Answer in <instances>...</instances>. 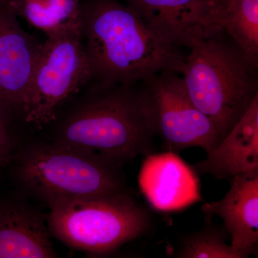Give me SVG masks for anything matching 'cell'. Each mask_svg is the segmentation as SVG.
<instances>
[{"label": "cell", "instance_id": "obj_1", "mask_svg": "<svg viewBox=\"0 0 258 258\" xmlns=\"http://www.w3.org/2000/svg\"><path fill=\"white\" fill-rule=\"evenodd\" d=\"M83 35L93 76L104 86H134L164 71L179 74L184 55L130 7L97 2L83 13Z\"/></svg>", "mask_w": 258, "mask_h": 258}, {"label": "cell", "instance_id": "obj_2", "mask_svg": "<svg viewBox=\"0 0 258 258\" xmlns=\"http://www.w3.org/2000/svg\"><path fill=\"white\" fill-rule=\"evenodd\" d=\"M132 86L102 85L66 120L54 143L122 166L152 154L155 134L141 91Z\"/></svg>", "mask_w": 258, "mask_h": 258}, {"label": "cell", "instance_id": "obj_3", "mask_svg": "<svg viewBox=\"0 0 258 258\" xmlns=\"http://www.w3.org/2000/svg\"><path fill=\"white\" fill-rule=\"evenodd\" d=\"M224 35L195 44L179 70L191 101L215 125L220 142L258 96L257 68Z\"/></svg>", "mask_w": 258, "mask_h": 258}, {"label": "cell", "instance_id": "obj_4", "mask_svg": "<svg viewBox=\"0 0 258 258\" xmlns=\"http://www.w3.org/2000/svg\"><path fill=\"white\" fill-rule=\"evenodd\" d=\"M50 235L88 254L110 253L149 230L151 216L128 192L79 197L47 205Z\"/></svg>", "mask_w": 258, "mask_h": 258}, {"label": "cell", "instance_id": "obj_5", "mask_svg": "<svg viewBox=\"0 0 258 258\" xmlns=\"http://www.w3.org/2000/svg\"><path fill=\"white\" fill-rule=\"evenodd\" d=\"M122 165L55 143L24 148L14 177L26 192L48 204L125 190Z\"/></svg>", "mask_w": 258, "mask_h": 258}, {"label": "cell", "instance_id": "obj_6", "mask_svg": "<svg viewBox=\"0 0 258 258\" xmlns=\"http://www.w3.org/2000/svg\"><path fill=\"white\" fill-rule=\"evenodd\" d=\"M83 28L47 37L29 86L23 115L41 127L55 119L59 107L93 76L82 42Z\"/></svg>", "mask_w": 258, "mask_h": 258}, {"label": "cell", "instance_id": "obj_7", "mask_svg": "<svg viewBox=\"0 0 258 258\" xmlns=\"http://www.w3.org/2000/svg\"><path fill=\"white\" fill-rule=\"evenodd\" d=\"M177 74L164 71L142 82L141 96L148 118L167 152L199 147L208 153L220 144V136L194 104Z\"/></svg>", "mask_w": 258, "mask_h": 258}, {"label": "cell", "instance_id": "obj_8", "mask_svg": "<svg viewBox=\"0 0 258 258\" xmlns=\"http://www.w3.org/2000/svg\"><path fill=\"white\" fill-rule=\"evenodd\" d=\"M130 8L162 40L191 48L223 32V8L213 0H128Z\"/></svg>", "mask_w": 258, "mask_h": 258}, {"label": "cell", "instance_id": "obj_9", "mask_svg": "<svg viewBox=\"0 0 258 258\" xmlns=\"http://www.w3.org/2000/svg\"><path fill=\"white\" fill-rule=\"evenodd\" d=\"M40 45L0 0V106L10 115L23 114Z\"/></svg>", "mask_w": 258, "mask_h": 258}, {"label": "cell", "instance_id": "obj_10", "mask_svg": "<svg viewBox=\"0 0 258 258\" xmlns=\"http://www.w3.org/2000/svg\"><path fill=\"white\" fill-rule=\"evenodd\" d=\"M139 184L148 203L158 211H177L203 200L198 174L172 152L146 156Z\"/></svg>", "mask_w": 258, "mask_h": 258}, {"label": "cell", "instance_id": "obj_11", "mask_svg": "<svg viewBox=\"0 0 258 258\" xmlns=\"http://www.w3.org/2000/svg\"><path fill=\"white\" fill-rule=\"evenodd\" d=\"M56 257L46 217L23 199L0 195V258Z\"/></svg>", "mask_w": 258, "mask_h": 258}, {"label": "cell", "instance_id": "obj_12", "mask_svg": "<svg viewBox=\"0 0 258 258\" xmlns=\"http://www.w3.org/2000/svg\"><path fill=\"white\" fill-rule=\"evenodd\" d=\"M230 189L220 201L205 204V218L220 217L234 248L249 256L257 254L258 170L228 180Z\"/></svg>", "mask_w": 258, "mask_h": 258}, {"label": "cell", "instance_id": "obj_13", "mask_svg": "<svg viewBox=\"0 0 258 258\" xmlns=\"http://www.w3.org/2000/svg\"><path fill=\"white\" fill-rule=\"evenodd\" d=\"M200 175L218 180L258 170V96L206 159L191 166Z\"/></svg>", "mask_w": 258, "mask_h": 258}, {"label": "cell", "instance_id": "obj_14", "mask_svg": "<svg viewBox=\"0 0 258 258\" xmlns=\"http://www.w3.org/2000/svg\"><path fill=\"white\" fill-rule=\"evenodd\" d=\"M18 18L53 36L83 28V13L79 0H3Z\"/></svg>", "mask_w": 258, "mask_h": 258}, {"label": "cell", "instance_id": "obj_15", "mask_svg": "<svg viewBox=\"0 0 258 258\" xmlns=\"http://www.w3.org/2000/svg\"><path fill=\"white\" fill-rule=\"evenodd\" d=\"M222 26L254 66H258V0H232L222 13Z\"/></svg>", "mask_w": 258, "mask_h": 258}, {"label": "cell", "instance_id": "obj_16", "mask_svg": "<svg viewBox=\"0 0 258 258\" xmlns=\"http://www.w3.org/2000/svg\"><path fill=\"white\" fill-rule=\"evenodd\" d=\"M206 224L201 230L181 237L174 257L246 258L249 255L237 250L230 244V235L224 226L205 218Z\"/></svg>", "mask_w": 258, "mask_h": 258}, {"label": "cell", "instance_id": "obj_17", "mask_svg": "<svg viewBox=\"0 0 258 258\" xmlns=\"http://www.w3.org/2000/svg\"><path fill=\"white\" fill-rule=\"evenodd\" d=\"M10 115L0 106V147L12 152L13 138L9 127Z\"/></svg>", "mask_w": 258, "mask_h": 258}, {"label": "cell", "instance_id": "obj_18", "mask_svg": "<svg viewBox=\"0 0 258 258\" xmlns=\"http://www.w3.org/2000/svg\"><path fill=\"white\" fill-rule=\"evenodd\" d=\"M11 159V152L0 147V165L6 164Z\"/></svg>", "mask_w": 258, "mask_h": 258}, {"label": "cell", "instance_id": "obj_19", "mask_svg": "<svg viewBox=\"0 0 258 258\" xmlns=\"http://www.w3.org/2000/svg\"><path fill=\"white\" fill-rule=\"evenodd\" d=\"M214 2L217 3V5H220L222 8L224 10L227 8V5L230 4V3L232 0H213Z\"/></svg>", "mask_w": 258, "mask_h": 258}]
</instances>
